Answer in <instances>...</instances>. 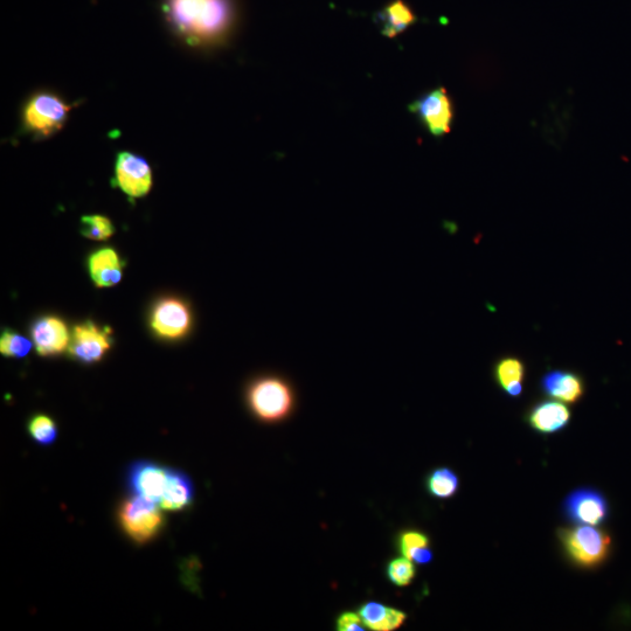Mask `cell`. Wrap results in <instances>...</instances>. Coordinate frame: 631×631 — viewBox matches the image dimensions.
Listing matches in <instances>:
<instances>
[{"label": "cell", "mask_w": 631, "mask_h": 631, "mask_svg": "<svg viewBox=\"0 0 631 631\" xmlns=\"http://www.w3.org/2000/svg\"><path fill=\"white\" fill-rule=\"evenodd\" d=\"M409 112L418 117L422 126L434 137H443L452 131L454 104L445 88H435L419 97L409 106Z\"/></svg>", "instance_id": "6"}, {"label": "cell", "mask_w": 631, "mask_h": 631, "mask_svg": "<svg viewBox=\"0 0 631 631\" xmlns=\"http://www.w3.org/2000/svg\"><path fill=\"white\" fill-rule=\"evenodd\" d=\"M568 519L577 525L598 526L609 515V506L605 496L598 490L582 488L571 492L564 503Z\"/></svg>", "instance_id": "9"}, {"label": "cell", "mask_w": 631, "mask_h": 631, "mask_svg": "<svg viewBox=\"0 0 631 631\" xmlns=\"http://www.w3.org/2000/svg\"><path fill=\"white\" fill-rule=\"evenodd\" d=\"M151 328L156 335L175 341L189 334L192 328V312L185 302L177 298L159 301L151 314Z\"/></svg>", "instance_id": "8"}, {"label": "cell", "mask_w": 631, "mask_h": 631, "mask_svg": "<svg viewBox=\"0 0 631 631\" xmlns=\"http://www.w3.org/2000/svg\"><path fill=\"white\" fill-rule=\"evenodd\" d=\"M428 494L438 499H449L459 491V477L449 468H438L427 477Z\"/></svg>", "instance_id": "20"}, {"label": "cell", "mask_w": 631, "mask_h": 631, "mask_svg": "<svg viewBox=\"0 0 631 631\" xmlns=\"http://www.w3.org/2000/svg\"><path fill=\"white\" fill-rule=\"evenodd\" d=\"M116 232V228L107 217L99 216H85L81 218L80 233L83 237L95 240L104 241L112 238Z\"/></svg>", "instance_id": "21"}, {"label": "cell", "mask_w": 631, "mask_h": 631, "mask_svg": "<svg viewBox=\"0 0 631 631\" xmlns=\"http://www.w3.org/2000/svg\"><path fill=\"white\" fill-rule=\"evenodd\" d=\"M336 629L338 631H362L366 628L359 613L344 612L337 617Z\"/></svg>", "instance_id": "26"}, {"label": "cell", "mask_w": 631, "mask_h": 631, "mask_svg": "<svg viewBox=\"0 0 631 631\" xmlns=\"http://www.w3.org/2000/svg\"><path fill=\"white\" fill-rule=\"evenodd\" d=\"M358 613L365 627L373 631L397 630L407 620V614L402 610L374 601L364 603L360 606Z\"/></svg>", "instance_id": "16"}, {"label": "cell", "mask_w": 631, "mask_h": 631, "mask_svg": "<svg viewBox=\"0 0 631 631\" xmlns=\"http://www.w3.org/2000/svg\"><path fill=\"white\" fill-rule=\"evenodd\" d=\"M381 33L387 38H395L416 22V17L407 4L402 0L387 5L379 13Z\"/></svg>", "instance_id": "19"}, {"label": "cell", "mask_w": 631, "mask_h": 631, "mask_svg": "<svg viewBox=\"0 0 631 631\" xmlns=\"http://www.w3.org/2000/svg\"><path fill=\"white\" fill-rule=\"evenodd\" d=\"M386 574L394 586L404 588L412 584L416 577V568L413 561L406 557L395 558L388 563Z\"/></svg>", "instance_id": "23"}, {"label": "cell", "mask_w": 631, "mask_h": 631, "mask_svg": "<svg viewBox=\"0 0 631 631\" xmlns=\"http://www.w3.org/2000/svg\"><path fill=\"white\" fill-rule=\"evenodd\" d=\"M168 477L169 469L154 462L138 461L129 469L128 484L136 496L158 503L163 498Z\"/></svg>", "instance_id": "11"}, {"label": "cell", "mask_w": 631, "mask_h": 631, "mask_svg": "<svg viewBox=\"0 0 631 631\" xmlns=\"http://www.w3.org/2000/svg\"><path fill=\"white\" fill-rule=\"evenodd\" d=\"M115 183L130 199L147 196L152 187L149 163L133 152H120L115 163Z\"/></svg>", "instance_id": "7"}, {"label": "cell", "mask_w": 631, "mask_h": 631, "mask_svg": "<svg viewBox=\"0 0 631 631\" xmlns=\"http://www.w3.org/2000/svg\"><path fill=\"white\" fill-rule=\"evenodd\" d=\"M32 350V343L17 332L6 330L0 339V352L5 357L24 358Z\"/></svg>", "instance_id": "24"}, {"label": "cell", "mask_w": 631, "mask_h": 631, "mask_svg": "<svg viewBox=\"0 0 631 631\" xmlns=\"http://www.w3.org/2000/svg\"><path fill=\"white\" fill-rule=\"evenodd\" d=\"M124 263L113 248H102L89 256L90 277L96 287L110 288L122 279Z\"/></svg>", "instance_id": "15"}, {"label": "cell", "mask_w": 631, "mask_h": 631, "mask_svg": "<svg viewBox=\"0 0 631 631\" xmlns=\"http://www.w3.org/2000/svg\"><path fill=\"white\" fill-rule=\"evenodd\" d=\"M526 367L522 359L508 356L494 366V378L501 390L511 398H518L524 390Z\"/></svg>", "instance_id": "18"}, {"label": "cell", "mask_w": 631, "mask_h": 631, "mask_svg": "<svg viewBox=\"0 0 631 631\" xmlns=\"http://www.w3.org/2000/svg\"><path fill=\"white\" fill-rule=\"evenodd\" d=\"M431 545V540L424 532L408 530L401 532L398 537V549L402 556L409 559L412 553Z\"/></svg>", "instance_id": "25"}, {"label": "cell", "mask_w": 631, "mask_h": 631, "mask_svg": "<svg viewBox=\"0 0 631 631\" xmlns=\"http://www.w3.org/2000/svg\"><path fill=\"white\" fill-rule=\"evenodd\" d=\"M540 386L546 395L565 404H577L586 391L585 381L580 374L565 370L545 373Z\"/></svg>", "instance_id": "14"}, {"label": "cell", "mask_w": 631, "mask_h": 631, "mask_svg": "<svg viewBox=\"0 0 631 631\" xmlns=\"http://www.w3.org/2000/svg\"><path fill=\"white\" fill-rule=\"evenodd\" d=\"M31 438L41 446H50L58 438V427L50 416H33L27 425Z\"/></svg>", "instance_id": "22"}, {"label": "cell", "mask_w": 631, "mask_h": 631, "mask_svg": "<svg viewBox=\"0 0 631 631\" xmlns=\"http://www.w3.org/2000/svg\"><path fill=\"white\" fill-rule=\"evenodd\" d=\"M72 106L51 92H39L26 101L22 121L27 134L45 140L57 135L68 120Z\"/></svg>", "instance_id": "3"}, {"label": "cell", "mask_w": 631, "mask_h": 631, "mask_svg": "<svg viewBox=\"0 0 631 631\" xmlns=\"http://www.w3.org/2000/svg\"><path fill=\"white\" fill-rule=\"evenodd\" d=\"M434 559V553L431 547H422V549L415 551L412 553V556L409 557V560H412L413 563L425 566L431 564Z\"/></svg>", "instance_id": "27"}, {"label": "cell", "mask_w": 631, "mask_h": 631, "mask_svg": "<svg viewBox=\"0 0 631 631\" xmlns=\"http://www.w3.org/2000/svg\"><path fill=\"white\" fill-rule=\"evenodd\" d=\"M246 401L256 419L273 425L293 416L297 407V394L287 378L279 374H266L248 385Z\"/></svg>", "instance_id": "2"}, {"label": "cell", "mask_w": 631, "mask_h": 631, "mask_svg": "<svg viewBox=\"0 0 631 631\" xmlns=\"http://www.w3.org/2000/svg\"><path fill=\"white\" fill-rule=\"evenodd\" d=\"M526 420L533 431L543 435H552L570 425L572 412L561 401L545 400L531 407Z\"/></svg>", "instance_id": "13"}, {"label": "cell", "mask_w": 631, "mask_h": 631, "mask_svg": "<svg viewBox=\"0 0 631 631\" xmlns=\"http://www.w3.org/2000/svg\"><path fill=\"white\" fill-rule=\"evenodd\" d=\"M193 498L191 478L182 471L169 469L168 483L161 499L162 509L169 512L183 511L192 505Z\"/></svg>", "instance_id": "17"}, {"label": "cell", "mask_w": 631, "mask_h": 631, "mask_svg": "<svg viewBox=\"0 0 631 631\" xmlns=\"http://www.w3.org/2000/svg\"><path fill=\"white\" fill-rule=\"evenodd\" d=\"M117 517L123 531L137 544L150 543L165 525V518L157 503L136 495L124 499Z\"/></svg>", "instance_id": "5"}, {"label": "cell", "mask_w": 631, "mask_h": 631, "mask_svg": "<svg viewBox=\"0 0 631 631\" xmlns=\"http://www.w3.org/2000/svg\"><path fill=\"white\" fill-rule=\"evenodd\" d=\"M112 346L110 330L101 329L93 322L76 325L69 343V352L82 363L100 362Z\"/></svg>", "instance_id": "10"}, {"label": "cell", "mask_w": 631, "mask_h": 631, "mask_svg": "<svg viewBox=\"0 0 631 631\" xmlns=\"http://www.w3.org/2000/svg\"><path fill=\"white\" fill-rule=\"evenodd\" d=\"M162 12L171 31L193 47L224 41L237 17L233 0H163Z\"/></svg>", "instance_id": "1"}, {"label": "cell", "mask_w": 631, "mask_h": 631, "mask_svg": "<svg viewBox=\"0 0 631 631\" xmlns=\"http://www.w3.org/2000/svg\"><path fill=\"white\" fill-rule=\"evenodd\" d=\"M561 546L572 563L595 568L605 563L612 550V538L589 525H578L559 532Z\"/></svg>", "instance_id": "4"}, {"label": "cell", "mask_w": 631, "mask_h": 631, "mask_svg": "<svg viewBox=\"0 0 631 631\" xmlns=\"http://www.w3.org/2000/svg\"><path fill=\"white\" fill-rule=\"evenodd\" d=\"M67 325L58 317L40 318L32 328L33 344L40 356H55L64 352L71 343Z\"/></svg>", "instance_id": "12"}]
</instances>
